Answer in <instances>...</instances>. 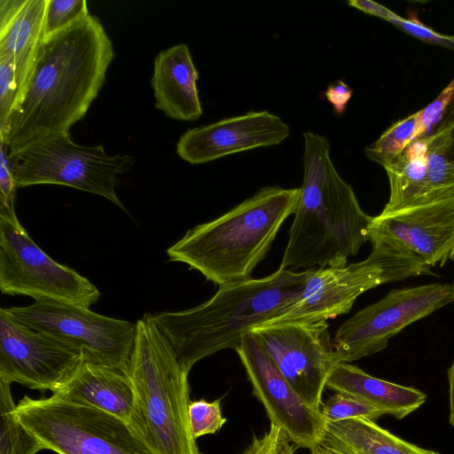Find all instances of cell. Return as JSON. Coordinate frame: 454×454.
Segmentation results:
<instances>
[{"mask_svg":"<svg viewBox=\"0 0 454 454\" xmlns=\"http://www.w3.org/2000/svg\"><path fill=\"white\" fill-rule=\"evenodd\" d=\"M353 95V90L340 79L330 84L325 91V97L331 104L336 114L341 115Z\"/></svg>","mask_w":454,"mask_h":454,"instance_id":"obj_33","label":"cell"},{"mask_svg":"<svg viewBox=\"0 0 454 454\" xmlns=\"http://www.w3.org/2000/svg\"><path fill=\"white\" fill-rule=\"evenodd\" d=\"M423 274H431L430 268L396 251L374 246L362 262L312 269L300 299L262 325L326 322L348 313L358 296L370 289Z\"/></svg>","mask_w":454,"mask_h":454,"instance_id":"obj_7","label":"cell"},{"mask_svg":"<svg viewBox=\"0 0 454 454\" xmlns=\"http://www.w3.org/2000/svg\"><path fill=\"white\" fill-rule=\"evenodd\" d=\"M310 454H337L321 444L317 443L315 446H313L311 449H309Z\"/></svg>","mask_w":454,"mask_h":454,"instance_id":"obj_38","label":"cell"},{"mask_svg":"<svg viewBox=\"0 0 454 454\" xmlns=\"http://www.w3.org/2000/svg\"><path fill=\"white\" fill-rule=\"evenodd\" d=\"M235 350L270 424L283 428L297 447L309 450L319 443L325 426L321 411L310 406L296 393L258 337L248 333Z\"/></svg>","mask_w":454,"mask_h":454,"instance_id":"obj_15","label":"cell"},{"mask_svg":"<svg viewBox=\"0 0 454 454\" xmlns=\"http://www.w3.org/2000/svg\"><path fill=\"white\" fill-rule=\"evenodd\" d=\"M27 0H0V28L8 25L22 10Z\"/></svg>","mask_w":454,"mask_h":454,"instance_id":"obj_35","label":"cell"},{"mask_svg":"<svg viewBox=\"0 0 454 454\" xmlns=\"http://www.w3.org/2000/svg\"><path fill=\"white\" fill-rule=\"evenodd\" d=\"M9 159L17 188L69 186L102 196L125 210L115 187L118 176L134 165L130 155H109L102 145H81L70 133H61L41 139Z\"/></svg>","mask_w":454,"mask_h":454,"instance_id":"obj_8","label":"cell"},{"mask_svg":"<svg viewBox=\"0 0 454 454\" xmlns=\"http://www.w3.org/2000/svg\"><path fill=\"white\" fill-rule=\"evenodd\" d=\"M89 15L86 0H48L44 36L55 34Z\"/></svg>","mask_w":454,"mask_h":454,"instance_id":"obj_27","label":"cell"},{"mask_svg":"<svg viewBox=\"0 0 454 454\" xmlns=\"http://www.w3.org/2000/svg\"><path fill=\"white\" fill-rule=\"evenodd\" d=\"M114 58L110 37L91 14L44 37L8 119L0 125L9 158L41 139L69 133L98 97Z\"/></svg>","mask_w":454,"mask_h":454,"instance_id":"obj_1","label":"cell"},{"mask_svg":"<svg viewBox=\"0 0 454 454\" xmlns=\"http://www.w3.org/2000/svg\"><path fill=\"white\" fill-rule=\"evenodd\" d=\"M311 270H278L261 278L219 286L204 303L184 310L153 315L189 373L200 360L236 349L246 335L297 301Z\"/></svg>","mask_w":454,"mask_h":454,"instance_id":"obj_3","label":"cell"},{"mask_svg":"<svg viewBox=\"0 0 454 454\" xmlns=\"http://www.w3.org/2000/svg\"><path fill=\"white\" fill-rule=\"evenodd\" d=\"M454 302V283H433L390 291L356 312L336 331L338 363H349L383 350L407 325Z\"/></svg>","mask_w":454,"mask_h":454,"instance_id":"obj_11","label":"cell"},{"mask_svg":"<svg viewBox=\"0 0 454 454\" xmlns=\"http://www.w3.org/2000/svg\"><path fill=\"white\" fill-rule=\"evenodd\" d=\"M0 290L90 308L100 297L97 286L70 267L51 258L33 241L16 213L0 211Z\"/></svg>","mask_w":454,"mask_h":454,"instance_id":"obj_9","label":"cell"},{"mask_svg":"<svg viewBox=\"0 0 454 454\" xmlns=\"http://www.w3.org/2000/svg\"><path fill=\"white\" fill-rule=\"evenodd\" d=\"M11 384L0 380V454H37L41 442L15 416Z\"/></svg>","mask_w":454,"mask_h":454,"instance_id":"obj_24","label":"cell"},{"mask_svg":"<svg viewBox=\"0 0 454 454\" xmlns=\"http://www.w3.org/2000/svg\"><path fill=\"white\" fill-rule=\"evenodd\" d=\"M14 412L45 450L58 454H156L130 424L94 407L25 395Z\"/></svg>","mask_w":454,"mask_h":454,"instance_id":"obj_6","label":"cell"},{"mask_svg":"<svg viewBox=\"0 0 454 454\" xmlns=\"http://www.w3.org/2000/svg\"><path fill=\"white\" fill-rule=\"evenodd\" d=\"M1 142L0 153V211L13 214L16 184L13 178L11 161L4 142Z\"/></svg>","mask_w":454,"mask_h":454,"instance_id":"obj_32","label":"cell"},{"mask_svg":"<svg viewBox=\"0 0 454 454\" xmlns=\"http://www.w3.org/2000/svg\"><path fill=\"white\" fill-rule=\"evenodd\" d=\"M445 125H449L451 128V146L448 153L450 156L454 157V90L444 110L443 116L438 124V126Z\"/></svg>","mask_w":454,"mask_h":454,"instance_id":"obj_36","label":"cell"},{"mask_svg":"<svg viewBox=\"0 0 454 454\" xmlns=\"http://www.w3.org/2000/svg\"><path fill=\"white\" fill-rule=\"evenodd\" d=\"M136 323L125 371L136 396L134 428L156 454H201L189 425V373L152 314Z\"/></svg>","mask_w":454,"mask_h":454,"instance_id":"obj_5","label":"cell"},{"mask_svg":"<svg viewBox=\"0 0 454 454\" xmlns=\"http://www.w3.org/2000/svg\"><path fill=\"white\" fill-rule=\"evenodd\" d=\"M326 387L360 398L397 419L415 411L427 401V395L415 387L376 378L348 363H338L333 367Z\"/></svg>","mask_w":454,"mask_h":454,"instance_id":"obj_19","label":"cell"},{"mask_svg":"<svg viewBox=\"0 0 454 454\" xmlns=\"http://www.w3.org/2000/svg\"><path fill=\"white\" fill-rule=\"evenodd\" d=\"M291 129L269 111H250L188 129L176 143V153L190 164H202L236 153L281 144Z\"/></svg>","mask_w":454,"mask_h":454,"instance_id":"obj_16","label":"cell"},{"mask_svg":"<svg viewBox=\"0 0 454 454\" xmlns=\"http://www.w3.org/2000/svg\"><path fill=\"white\" fill-rule=\"evenodd\" d=\"M24 325L81 350L87 362L125 372L137 323L98 314L88 307L42 301L7 308Z\"/></svg>","mask_w":454,"mask_h":454,"instance_id":"obj_10","label":"cell"},{"mask_svg":"<svg viewBox=\"0 0 454 454\" xmlns=\"http://www.w3.org/2000/svg\"><path fill=\"white\" fill-rule=\"evenodd\" d=\"M389 23L427 43L454 51V35L439 33L417 19L403 18L395 13Z\"/></svg>","mask_w":454,"mask_h":454,"instance_id":"obj_30","label":"cell"},{"mask_svg":"<svg viewBox=\"0 0 454 454\" xmlns=\"http://www.w3.org/2000/svg\"><path fill=\"white\" fill-rule=\"evenodd\" d=\"M427 151V139L423 137L411 144L393 162L383 167L388 177L390 192L382 213L438 197L434 194L429 183Z\"/></svg>","mask_w":454,"mask_h":454,"instance_id":"obj_21","label":"cell"},{"mask_svg":"<svg viewBox=\"0 0 454 454\" xmlns=\"http://www.w3.org/2000/svg\"><path fill=\"white\" fill-rule=\"evenodd\" d=\"M85 361L72 348L0 309V380L30 388H59Z\"/></svg>","mask_w":454,"mask_h":454,"instance_id":"obj_14","label":"cell"},{"mask_svg":"<svg viewBox=\"0 0 454 454\" xmlns=\"http://www.w3.org/2000/svg\"><path fill=\"white\" fill-rule=\"evenodd\" d=\"M426 139L428 179L434 194L440 196L454 190V157L448 153L451 146V128L438 126Z\"/></svg>","mask_w":454,"mask_h":454,"instance_id":"obj_25","label":"cell"},{"mask_svg":"<svg viewBox=\"0 0 454 454\" xmlns=\"http://www.w3.org/2000/svg\"><path fill=\"white\" fill-rule=\"evenodd\" d=\"M299 196V188L263 187L219 217L190 229L167 249L169 261L187 264L219 286L249 279L294 213Z\"/></svg>","mask_w":454,"mask_h":454,"instance_id":"obj_4","label":"cell"},{"mask_svg":"<svg viewBox=\"0 0 454 454\" xmlns=\"http://www.w3.org/2000/svg\"><path fill=\"white\" fill-rule=\"evenodd\" d=\"M294 444L283 428L270 424L269 431L254 438L242 454H294Z\"/></svg>","mask_w":454,"mask_h":454,"instance_id":"obj_31","label":"cell"},{"mask_svg":"<svg viewBox=\"0 0 454 454\" xmlns=\"http://www.w3.org/2000/svg\"><path fill=\"white\" fill-rule=\"evenodd\" d=\"M448 380L450 386V424L454 427V361L450 367L448 369Z\"/></svg>","mask_w":454,"mask_h":454,"instance_id":"obj_37","label":"cell"},{"mask_svg":"<svg viewBox=\"0 0 454 454\" xmlns=\"http://www.w3.org/2000/svg\"><path fill=\"white\" fill-rule=\"evenodd\" d=\"M19 86L13 59L0 54V125L8 119L17 99Z\"/></svg>","mask_w":454,"mask_h":454,"instance_id":"obj_29","label":"cell"},{"mask_svg":"<svg viewBox=\"0 0 454 454\" xmlns=\"http://www.w3.org/2000/svg\"><path fill=\"white\" fill-rule=\"evenodd\" d=\"M427 136L422 109L392 124L364 150L372 161L385 167L397 159L415 140Z\"/></svg>","mask_w":454,"mask_h":454,"instance_id":"obj_23","label":"cell"},{"mask_svg":"<svg viewBox=\"0 0 454 454\" xmlns=\"http://www.w3.org/2000/svg\"><path fill=\"white\" fill-rule=\"evenodd\" d=\"M327 422L364 418L376 420L384 413L367 402L344 392H335L329 396L320 409Z\"/></svg>","mask_w":454,"mask_h":454,"instance_id":"obj_26","label":"cell"},{"mask_svg":"<svg viewBox=\"0 0 454 454\" xmlns=\"http://www.w3.org/2000/svg\"><path fill=\"white\" fill-rule=\"evenodd\" d=\"M53 396L115 415L134 427L136 396L126 372L84 361Z\"/></svg>","mask_w":454,"mask_h":454,"instance_id":"obj_18","label":"cell"},{"mask_svg":"<svg viewBox=\"0 0 454 454\" xmlns=\"http://www.w3.org/2000/svg\"><path fill=\"white\" fill-rule=\"evenodd\" d=\"M220 401L221 399L213 402L200 399L190 402L188 419L195 439L215 434L225 424L226 419L222 415Z\"/></svg>","mask_w":454,"mask_h":454,"instance_id":"obj_28","label":"cell"},{"mask_svg":"<svg viewBox=\"0 0 454 454\" xmlns=\"http://www.w3.org/2000/svg\"><path fill=\"white\" fill-rule=\"evenodd\" d=\"M303 139L302 184L279 268L343 266L370 240L372 216L335 168L328 139L312 131Z\"/></svg>","mask_w":454,"mask_h":454,"instance_id":"obj_2","label":"cell"},{"mask_svg":"<svg viewBox=\"0 0 454 454\" xmlns=\"http://www.w3.org/2000/svg\"><path fill=\"white\" fill-rule=\"evenodd\" d=\"M319 444L337 454H441L406 442L364 418L325 421Z\"/></svg>","mask_w":454,"mask_h":454,"instance_id":"obj_20","label":"cell"},{"mask_svg":"<svg viewBox=\"0 0 454 454\" xmlns=\"http://www.w3.org/2000/svg\"><path fill=\"white\" fill-rule=\"evenodd\" d=\"M347 4L366 14L380 18L385 21L390 20L395 15V12L383 4L371 0H349Z\"/></svg>","mask_w":454,"mask_h":454,"instance_id":"obj_34","label":"cell"},{"mask_svg":"<svg viewBox=\"0 0 454 454\" xmlns=\"http://www.w3.org/2000/svg\"><path fill=\"white\" fill-rule=\"evenodd\" d=\"M370 241L372 247L396 251L430 269L454 261V190L373 216Z\"/></svg>","mask_w":454,"mask_h":454,"instance_id":"obj_12","label":"cell"},{"mask_svg":"<svg viewBox=\"0 0 454 454\" xmlns=\"http://www.w3.org/2000/svg\"><path fill=\"white\" fill-rule=\"evenodd\" d=\"M252 333L296 393L320 410L328 376L338 364L328 324L282 323Z\"/></svg>","mask_w":454,"mask_h":454,"instance_id":"obj_13","label":"cell"},{"mask_svg":"<svg viewBox=\"0 0 454 454\" xmlns=\"http://www.w3.org/2000/svg\"><path fill=\"white\" fill-rule=\"evenodd\" d=\"M47 1L27 0L18 15L0 28V54H9L13 59L18 94L27 79L37 50L45 37Z\"/></svg>","mask_w":454,"mask_h":454,"instance_id":"obj_22","label":"cell"},{"mask_svg":"<svg viewBox=\"0 0 454 454\" xmlns=\"http://www.w3.org/2000/svg\"><path fill=\"white\" fill-rule=\"evenodd\" d=\"M198 80L199 73L186 44L160 51L154 59L151 79L154 106L176 121L198 120L203 113Z\"/></svg>","mask_w":454,"mask_h":454,"instance_id":"obj_17","label":"cell"}]
</instances>
